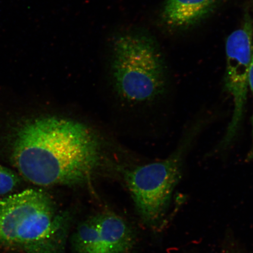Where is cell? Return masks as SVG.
Here are the masks:
<instances>
[{
    "label": "cell",
    "instance_id": "277c9868",
    "mask_svg": "<svg viewBox=\"0 0 253 253\" xmlns=\"http://www.w3.org/2000/svg\"><path fill=\"white\" fill-rule=\"evenodd\" d=\"M189 140L166 160L135 168L125 179L136 210L151 227L160 225L169 208L172 192L182 176L183 157Z\"/></svg>",
    "mask_w": 253,
    "mask_h": 253
},
{
    "label": "cell",
    "instance_id": "6da1fadb",
    "mask_svg": "<svg viewBox=\"0 0 253 253\" xmlns=\"http://www.w3.org/2000/svg\"><path fill=\"white\" fill-rule=\"evenodd\" d=\"M11 160L27 181L40 186H77L99 167V140L87 126L56 116L26 120L10 144Z\"/></svg>",
    "mask_w": 253,
    "mask_h": 253
},
{
    "label": "cell",
    "instance_id": "52a82bcc",
    "mask_svg": "<svg viewBox=\"0 0 253 253\" xmlns=\"http://www.w3.org/2000/svg\"><path fill=\"white\" fill-rule=\"evenodd\" d=\"M220 0H166L163 8L164 23L173 29H182L197 23L210 14Z\"/></svg>",
    "mask_w": 253,
    "mask_h": 253
},
{
    "label": "cell",
    "instance_id": "7a4b0ae2",
    "mask_svg": "<svg viewBox=\"0 0 253 253\" xmlns=\"http://www.w3.org/2000/svg\"><path fill=\"white\" fill-rule=\"evenodd\" d=\"M70 215L41 189L0 200V246L24 253H64Z\"/></svg>",
    "mask_w": 253,
    "mask_h": 253
},
{
    "label": "cell",
    "instance_id": "3957f363",
    "mask_svg": "<svg viewBox=\"0 0 253 253\" xmlns=\"http://www.w3.org/2000/svg\"><path fill=\"white\" fill-rule=\"evenodd\" d=\"M114 84L123 99L147 102L163 92L165 69L159 49L152 38L140 31L120 34L111 49Z\"/></svg>",
    "mask_w": 253,
    "mask_h": 253
},
{
    "label": "cell",
    "instance_id": "9c48e42d",
    "mask_svg": "<svg viewBox=\"0 0 253 253\" xmlns=\"http://www.w3.org/2000/svg\"><path fill=\"white\" fill-rule=\"evenodd\" d=\"M249 86L252 91L253 95V48L252 52V61L251 65H250L249 71Z\"/></svg>",
    "mask_w": 253,
    "mask_h": 253
},
{
    "label": "cell",
    "instance_id": "5b68a950",
    "mask_svg": "<svg viewBox=\"0 0 253 253\" xmlns=\"http://www.w3.org/2000/svg\"><path fill=\"white\" fill-rule=\"evenodd\" d=\"M253 23L246 13L242 26L230 35L226 45V89L232 95L234 111L227 137H235L245 112L249 87V71L253 48Z\"/></svg>",
    "mask_w": 253,
    "mask_h": 253
},
{
    "label": "cell",
    "instance_id": "ba28073f",
    "mask_svg": "<svg viewBox=\"0 0 253 253\" xmlns=\"http://www.w3.org/2000/svg\"><path fill=\"white\" fill-rule=\"evenodd\" d=\"M20 179L17 175L0 166V196L7 195L17 187Z\"/></svg>",
    "mask_w": 253,
    "mask_h": 253
},
{
    "label": "cell",
    "instance_id": "30bf717a",
    "mask_svg": "<svg viewBox=\"0 0 253 253\" xmlns=\"http://www.w3.org/2000/svg\"></svg>",
    "mask_w": 253,
    "mask_h": 253
},
{
    "label": "cell",
    "instance_id": "8992f818",
    "mask_svg": "<svg viewBox=\"0 0 253 253\" xmlns=\"http://www.w3.org/2000/svg\"><path fill=\"white\" fill-rule=\"evenodd\" d=\"M134 242L129 224L110 211H102L83 221L72 239L76 253H129Z\"/></svg>",
    "mask_w": 253,
    "mask_h": 253
}]
</instances>
